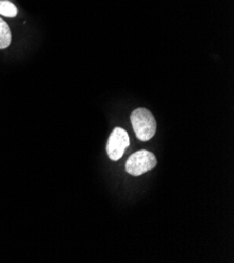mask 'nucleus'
<instances>
[{"label": "nucleus", "mask_w": 234, "mask_h": 263, "mask_svg": "<svg viewBox=\"0 0 234 263\" xmlns=\"http://www.w3.org/2000/svg\"><path fill=\"white\" fill-rule=\"evenodd\" d=\"M132 125L139 140L146 142L153 138L157 131V121L146 108H138L131 115Z\"/></svg>", "instance_id": "f257e3e1"}, {"label": "nucleus", "mask_w": 234, "mask_h": 263, "mask_svg": "<svg viewBox=\"0 0 234 263\" xmlns=\"http://www.w3.org/2000/svg\"><path fill=\"white\" fill-rule=\"evenodd\" d=\"M18 14L17 7L9 0H0V15L8 18H15Z\"/></svg>", "instance_id": "39448f33"}, {"label": "nucleus", "mask_w": 234, "mask_h": 263, "mask_svg": "<svg viewBox=\"0 0 234 263\" xmlns=\"http://www.w3.org/2000/svg\"><path fill=\"white\" fill-rule=\"evenodd\" d=\"M129 147V137L126 131L120 127H116L111 134L107 144L106 152L112 161H119L124 154L126 148Z\"/></svg>", "instance_id": "7ed1b4c3"}, {"label": "nucleus", "mask_w": 234, "mask_h": 263, "mask_svg": "<svg viewBox=\"0 0 234 263\" xmlns=\"http://www.w3.org/2000/svg\"><path fill=\"white\" fill-rule=\"evenodd\" d=\"M12 43V33L8 23L0 18V49H5Z\"/></svg>", "instance_id": "20e7f679"}, {"label": "nucleus", "mask_w": 234, "mask_h": 263, "mask_svg": "<svg viewBox=\"0 0 234 263\" xmlns=\"http://www.w3.org/2000/svg\"><path fill=\"white\" fill-rule=\"evenodd\" d=\"M157 157L147 150H140L128 157L125 168L127 173L134 176H140L157 166Z\"/></svg>", "instance_id": "f03ea898"}]
</instances>
